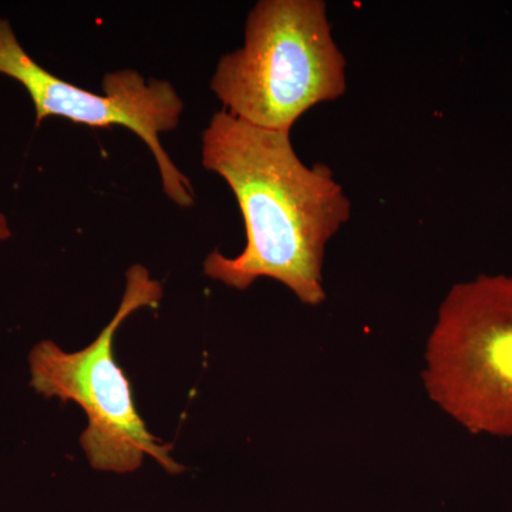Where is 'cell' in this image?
<instances>
[{
    "mask_svg": "<svg viewBox=\"0 0 512 512\" xmlns=\"http://www.w3.org/2000/svg\"><path fill=\"white\" fill-rule=\"evenodd\" d=\"M201 163L234 192L247 234L237 256L212 251L204 274L237 291L272 279L303 305H322L326 247L352 215L332 170L303 163L291 134L251 126L224 110L202 131Z\"/></svg>",
    "mask_w": 512,
    "mask_h": 512,
    "instance_id": "1",
    "label": "cell"
},
{
    "mask_svg": "<svg viewBox=\"0 0 512 512\" xmlns=\"http://www.w3.org/2000/svg\"><path fill=\"white\" fill-rule=\"evenodd\" d=\"M229 116L291 134L318 104L346 92V59L323 0H261L249 12L244 45L218 60L210 82Z\"/></svg>",
    "mask_w": 512,
    "mask_h": 512,
    "instance_id": "2",
    "label": "cell"
},
{
    "mask_svg": "<svg viewBox=\"0 0 512 512\" xmlns=\"http://www.w3.org/2000/svg\"><path fill=\"white\" fill-rule=\"evenodd\" d=\"M421 379L467 433L512 437V275H478L447 292Z\"/></svg>",
    "mask_w": 512,
    "mask_h": 512,
    "instance_id": "3",
    "label": "cell"
},
{
    "mask_svg": "<svg viewBox=\"0 0 512 512\" xmlns=\"http://www.w3.org/2000/svg\"><path fill=\"white\" fill-rule=\"evenodd\" d=\"M161 298L163 286L151 278L146 266H130L119 309L93 343L79 352H64L53 340H42L30 350L32 389L46 399L77 403L86 412L89 426L80 444L96 470L133 473L146 456L167 473L185 470L171 457L173 444L153 436L141 419L130 380L114 357V338L121 323L138 309L157 308Z\"/></svg>",
    "mask_w": 512,
    "mask_h": 512,
    "instance_id": "4",
    "label": "cell"
},
{
    "mask_svg": "<svg viewBox=\"0 0 512 512\" xmlns=\"http://www.w3.org/2000/svg\"><path fill=\"white\" fill-rule=\"evenodd\" d=\"M0 74L28 92L36 126L60 117L89 127H126L150 148L168 200L181 208L194 205L191 181L171 160L161 136L180 124L184 101L167 80L146 79L133 69L116 70L101 79L103 94L64 82L33 59L19 42L12 23L0 18Z\"/></svg>",
    "mask_w": 512,
    "mask_h": 512,
    "instance_id": "5",
    "label": "cell"
},
{
    "mask_svg": "<svg viewBox=\"0 0 512 512\" xmlns=\"http://www.w3.org/2000/svg\"><path fill=\"white\" fill-rule=\"evenodd\" d=\"M12 237V228H10L8 217L0 211V242L8 241Z\"/></svg>",
    "mask_w": 512,
    "mask_h": 512,
    "instance_id": "6",
    "label": "cell"
}]
</instances>
